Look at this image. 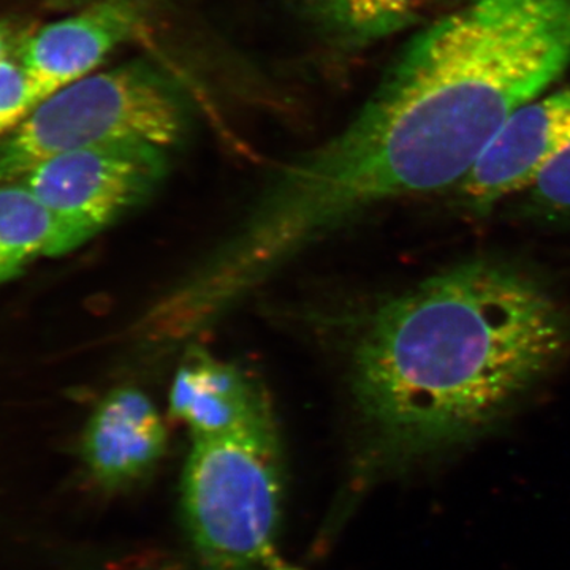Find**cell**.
Returning <instances> with one entry per match:
<instances>
[{"label":"cell","mask_w":570,"mask_h":570,"mask_svg":"<svg viewBox=\"0 0 570 570\" xmlns=\"http://www.w3.org/2000/svg\"><path fill=\"white\" fill-rule=\"evenodd\" d=\"M570 66V0H469L422 29L346 129L281 168L246 214L285 265L374 206L460 186L510 116Z\"/></svg>","instance_id":"6da1fadb"},{"label":"cell","mask_w":570,"mask_h":570,"mask_svg":"<svg viewBox=\"0 0 570 570\" xmlns=\"http://www.w3.org/2000/svg\"><path fill=\"white\" fill-rule=\"evenodd\" d=\"M570 347L543 281L471 258L392 296L352 352L363 482L436 466L497 431Z\"/></svg>","instance_id":"7a4b0ae2"},{"label":"cell","mask_w":570,"mask_h":570,"mask_svg":"<svg viewBox=\"0 0 570 570\" xmlns=\"http://www.w3.org/2000/svg\"><path fill=\"white\" fill-rule=\"evenodd\" d=\"M183 515L206 570H261L275 554L283 505L276 425L194 439Z\"/></svg>","instance_id":"3957f363"},{"label":"cell","mask_w":570,"mask_h":570,"mask_svg":"<svg viewBox=\"0 0 570 570\" xmlns=\"http://www.w3.org/2000/svg\"><path fill=\"white\" fill-rule=\"evenodd\" d=\"M186 130L178 89L151 63L91 73L41 100L0 141V184L22 179L59 154L112 141L171 148Z\"/></svg>","instance_id":"277c9868"},{"label":"cell","mask_w":570,"mask_h":570,"mask_svg":"<svg viewBox=\"0 0 570 570\" xmlns=\"http://www.w3.org/2000/svg\"><path fill=\"white\" fill-rule=\"evenodd\" d=\"M168 149L146 141H112L50 157L21 183L50 214L55 249H77L157 189Z\"/></svg>","instance_id":"5b68a950"},{"label":"cell","mask_w":570,"mask_h":570,"mask_svg":"<svg viewBox=\"0 0 570 570\" xmlns=\"http://www.w3.org/2000/svg\"><path fill=\"white\" fill-rule=\"evenodd\" d=\"M570 146V82L519 108L471 174L460 184V204L483 214L510 195L530 189L543 168Z\"/></svg>","instance_id":"8992f818"},{"label":"cell","mask_w":570,"mask_h":570,"mask_svg":"<svg viewBox=\"0 0 570 570\" xmlns=\"http://www.w3.org/2000/svg\"><path fill=\"white\" fill-rule=\"evenodd\" d=\"M142 21V0H99L29 37L20 58L39 104L91 75L111 51L132 39Z\"/></svg>","instance_id":"52a82bcc"},{"label":"cell","mask_w":570,"mask_h":570,"mask_svg":"<svg viewBox=\"0 0 570 570\" xmlns=\"http://www.w3.org/2000/svg\"><path fill=\"white\" fill-rule=\"evenodd\" d=\"M167 444V426L151 397L121 387L92 412L82 436V460L105 489H126L157 466Z\"/></svg>","instance_id":"ba28073f"},{"label":"cell","mask_w":570,"mask_h":570,"mask_svg":"<svg viewBox=\"0 0 570 570\" xmlns=\"http://www.w3.org/2000/svg\"><path fill=\"white\" fill-rule=\"evenodd\" d=\"M170 412L193 439L219 438L275 425L266 395L238 367L187 346L170 389Z\"/></svg>","instance_id":"9c48e42d"},{"label":"cell","mask_w":570,"mask_h":570,"mask_svg":"<svg viewBox=\"0 0 570 570\" xmlns=\"http://www.w3.org/2000/svg\"><path fill=\"white\" fill-rule=\"evenodd\" d=\"M436 0H305L307 11L336 43L363 48L422 20Z\"/></svg>","instance_id":"30bf717a"},{"label":"cell","mask_w":570,"mask_h":570,"mask_svg":"<svg viewBox=\"0 0 570 570\" xmlns=\"http://www.w3.org/2000/svg\"><path fill=\"white\" fill-rule=\"evenodd\" d=\"M55 235L50 214L24 184H0V284L52 255Z\"/></svg>","instance_id":"8fae6325"},{"label":"cell","mask_w":570,"mask_h":570,"mask_svg":"<svg viewBox=\"0 0 570 570\" xmlns=\"http://www.w3.org/2000/svg\"><path fill=\"white\" fill-rule=\"evenodd\" d=\"M524 209L547 223H570V146L543 168L528 189Z\"/></svg>","instance_id":"7c38bea8"},{"label":"cell","mask_w":570,"mask_h":570,"mask_svg":"<svg viewBox=\"0 0 570 570\" xmlns=\"http://www.w3.org/2000/svg\"><path fill=\"white\" fill-rule=\"evenodd\" d=\"M39 105L20 56L0 58V137L9 135Z\"/></svg>","instance_id":"4fadbf2b"},{"label":"cell","mask_w":570,"mask_h":570,"mask_svg":"<svg viewBox=\"0 0 570 570\" xmlns=\"http://www.w3.org/2000/svg\"><path fill=\"white\" fill-rule=\"evenodd\" d=\"M14 45H17V36L13 28L6 22H0V58L10 56Z\"/></svg>","instance_id":"5bb4252c"},{"label":"cell","mask_w":570,"mask_h":570,"mask_svg":"<svg viewBox=\"0 0 570 570\" xmlns=\"http://www.w3.org/2000/svg\"><path fill=\"white\" fill-rule=\"evenodd\" d=\"M265 570H303L299 568H295L291 562L283 560V558L277 557V554H273L268 561H266Z\"/></svg>","instance_id":"9a60e30c"}]
</instances>
